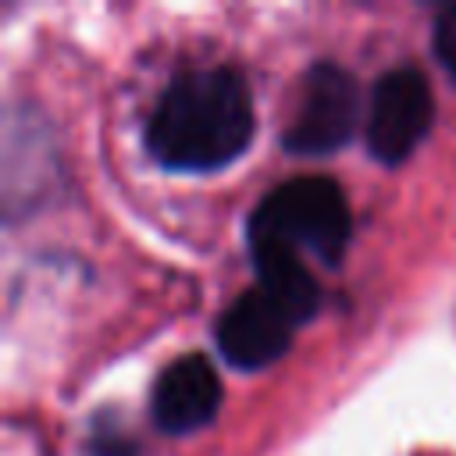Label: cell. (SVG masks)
Masks as SVG:
<instances>
[{
	"label": "cell",
	"mask_w": 456,
	"mask_h": 456,
	"mask_svg": "<svg viewBox=\"0 0 456 456\" xmlns=\"http://www.w3.org/2000/svg\"><path fill=\"white\" fill-rule=\"evenodd\" d=\"M253 139V100L235 68H192L167 82L150 121L146 150L171 171H217Z\"/></svg>",
	"instance_id": "6da1fadb"
},
{
	"label": "cell",
	"mask_w": 456,
	"mask_h": 456,
	"mask_svg": "<svg viewBox=\"0 0 456 456\" xmlns=\"http://www.w3.org/2000/svg\"><path fill=\"white\" fill-rule=\"evenodd\" d=\"M349 203L331 178L303 175L274 185L249 214V246H281L296 256L338 264L349 246Z\"/></svg>",
	"instance_id": "7a4b0ae2"
},
{
	"label": "cell",
	"mask_w": 456,
	"mask_h": 456,
	"mask_svg": "<svg viewBox=\"0 0 456 456\" xmlns=\"http://www.w3.org/2000/svg\"><path fill=\"white\" fill-rule=\"evenodd\" d=\"M356 121H360L356 78L346 68L321 61L303 75L292 121L281 132V146L299 157H324L349 142Z\"/></svg>",
	"instance_id": "3957f363"
},
{
	"label": "cell",
	"mask_w": 456,
	"mask_h": 456,
	"mask_svg": "<svg viewBox=\"0 0 456 456\" xmlns=\"http://www.w3.org/2000/svg\"><path fill=\"white\" fill-rule=\"evenodd\" d=\"M435 96L417 68H392L374 82L367 107V150L381 164L406 160L428 135Z\"/></svg>",
	"instance_id": "277c9868"
},
{
	"label": "cell",
	"mask_w": 456,
	"mask_h": 456,
	"mask_svg": "<svg viewBox=\"0 0 456 456\" xmlns=\"http://www.w3.org/2000/svg\"><path fill=\"white\" fill-rule=\"evenodd\" d=\"M289 314L260 289L239 292L217 317V349L221 356L239 370H260L274 363L292 338Z\"/></svg>",
	"instance_id": "5b68a950"
},
{
	"label": "cell",
	"mask_w": 456,
	"mask_h": 456,
	"mask_svg": "<svg viewBox=\"0 0 456 456\" xmlns=\"http://www.w3.org/2000/svg\"><path fill=\"white\" fill-rule=\"evenodd\" d=\"M221 406V378L210 367L207 356L185 353L171 360L150 392V413L153 424L167 435H185L214 420Z\"/></svg>",
	"instance_id": "8992f818"
},
{
	"label": "cell",
	"mask_w": 456,
	"mask_h": 456,
	"mask_svg": "<svg viewBox=\"0 0 456 456\" xmlns=\"http://www.w3.org/2000/svg\"><path fill=\"white\" fill-rule=\"evenodd\" d=\"M249 249H253V264L260 274V289L289 314L292 324L310 321L321 306V285L306 271L303 256L281 246H249Z\"/></svg>",
	"instance_id": "52a82bcc"
},
{
	"label": "cell",
	"mask_w": 456,
	"mask_h": 456,
	"mask_svg": "<svg viewBox=\"0 0 456 456\" xmlns=\"http://www.w3.org/2000/svg\"><path fill=\"white\" fill-rule=\"evenodd\" d=\"M89 456H135V442L118 424L96 420L89 435Z\"/></svg>",
	"instance_id": "ba28073f"
},
{
	"label": "cell",
	"mask_w": 456,
	"mask_h": 456,
	"mask_svg": "<svg viewBox=\"0 0 456 456\" xmlns=\"http://www.w3.org/2000/svg\"><path fill=\"white\" fill-rule=\"evenodd\" d=\"M435 57L456 82V7H445L435 21Z\"/></svg>",
	"instance_id": "9c48e42d"
}]
</instances>
